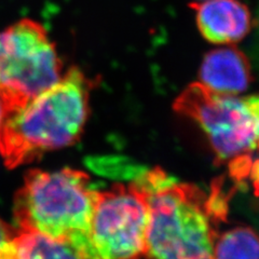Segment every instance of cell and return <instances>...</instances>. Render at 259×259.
<instances>
[{
    "mask_svg": "<svg viewBox=\"0 0 259 259\" xmlns=\"http://www.w3.org/2000/svg\"><path fill=\"white\" fill-rule=\"evenodd\" d=\"M132 181L146 192L149 204L146 258L213 259L217 227L228 208L221 183L207 194L160 167L141 168Z\"/></svg>",
    "mask_w": 259,
    "mask_h": 259,
    "instance_id": "obj_1",
    "label": "cell"
},
{
    "mask_svg": "<svg viewBox=\"0 0 259 259\" xmlns=\"http://www.w3.org/2000/svg\"><path fill=\"white\" fill-rule=\"evenodd\" d=\"M94 83L78 67L35 99L0 119V153L9 167L35 161L46 151L67 147L82 133Z\"/></svg>",
    "mask_w": 259,
    "mask_h": 259,
    "instance_id": "obj_2",
    "label": "cell"
},
{
    "mask_svg": "<svg viewBox=\"0 0 259 259\" xmlns=\"http://www.w3.org/2000/svg\"><path fill=\"white\" fill-rule=\"evenodd\" d=\"M97 192L90 177L78 169H32L16 194L15 222L20 230L66 242L89 259V233Z\"/></svg>",
    "mask_w": 259,
    "mask_h": 259,
    "instance_id": "obj_3",
    "label": "cell"
},
{
    "mask_svg": "<svg viewBox=\"0 0 259 259\" xmlns=\"http://www.w3.org/2000/svg\"><path fill=\"white\" fill-rule=\"evenodd\" d=\"M173 108L200 126L218 163L229 164L259 149V95L222 93L194 82Z\"/></svg>",
    "mask_w": 259,
    "mask_h": 259,
    "instance_id": "obj_4",
    "label": "cell"
},
{
    "mask_svg": "<svg viewBox=\"0 0 259 259\" xmlns=\"http://www.w3.org/2000/svg\"><path fill=\"white\" fill-rule=\"evenodd\" d=\"M63 63L41 23L22 19L0 31V102L20 108L55 84Z\"/></svg>",
    "mask_w": 259,
    "mask_h": 259,
    "instance_id": "obj_5",
    "label": "cell"
},
{
    "mask_svg": "<svg viewBox=\"0 0 259 259\" xmlns=\"http://www.w3.org/2000/svg\"><path fill=\"white\" fill-rule=\"evenodd\" d=\"M149 217L146 192L133 181L97 192L89 233V259L144 257Z\"/></svg>",
    "mask_w": 259,
    "mask_h": 259,
    "instance_id": "obj_6",
    "label": "cell"
},
{
    "mask_svg": "<svg viewBox=\"0 0 259 259\" xmlns=\"http://www.w3.org/2000/svg\"><path fill=\"white\" fill-rule=\"evenodd\" d=\"M190 7L196 11L200 32L209 42H238L252 27L247 7L239 0H205Z\"/></svg>",
    "mask_w": 259,
    "mask_h": 259,
    "instance_id": "obj_7",
    "label": "cell"
},
{
    "mask_svg": "<svg viewBox=\"0 0 259 259\" xmlns=\"http://www.w3.org/2000/svg\"><path fill=\"white\" fill-rule=\"evenodd\" d=\"M201 83L214 91L240 94L248 88L252 75L244 53L236 47L217 49L207 53L200 67Z\"/></svg>",
    "mask_w": 259,
    "mask_h": 259,
    "instance_id": "obj_8",
    "label": "cell"
},
{
    "mask_svg": "<svg viewBox=\"0 0 259 259\" xmlns=\"http://www.w3.org/2000/svg\"><path fill=\"white\" fill-rule=\"evenodd\" d=\"M0 259H84L66 242L35 231L20 230L8 243Z\"/></svg>",
    "mask_w": 259,
    "mask_h": 259,
    "instance_id": "obj_9",
    "label": "cell"
},
{
    "mask_svg": "<svg viewBox=\"0 0 259 259\" xmlns=\"http://www.w3.org/2000/svg\"><path fill=\"white\" fill-rule=\"evenodd\" d=\"M213 259H259V233L248 227L218 233Z\"/></svg>",
    "mask_w": 259,
    "mask_h": 259,
    "instance_id": "obj_10",
    "label": "cell"
},
{
    "mask_svg": "<svg viewBox=\"0 0 259 259\" xmlns=\"http://www.w3.org/2000/svg\"><path fill=\"white\" fill-rule=\"evenodd\" d=\"M14 234L12 233L11 229L6 225L2 220H0V255H2L3 250L7 246L8 243L13 238Z\"/></svg>",
    "mask_w": 259,
    "mask_h": 259,
    "instance_id": "obj_11",
    "label": "cell"
},
{
    "mask_svg": "<svg viewBox=\"0 0 259 259\" xmlns=\"http://www.w3.org/2000/svg\"><path fill=\"white\" fill-rule=\"evenodd\" d=\"M248 177L252 180L256 192L259 193V159H257L254 162L252 161V165H250V168H249Z\"/></svg>",
    "mask_w": 259,
    "mask_h": 259,
    "instance_id": "obj_12",
    "label": "cell"
},
{
    "mask_svg": "<svg viewBox=\"0 0 259 259\" xmlns=\"http://www.w3.org/2000/svg\"><path fill=\"white\" fill-rule=\"evenodd\" d=\"M3 112H4V109H3V104H2V102H0V119H2Z\"/></svg>",
    "mask_w": 259,
    "mask_h": 259,
    "instance_id": "obj_13",
    "label": "cell"
}]
</instances>
